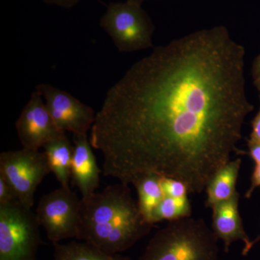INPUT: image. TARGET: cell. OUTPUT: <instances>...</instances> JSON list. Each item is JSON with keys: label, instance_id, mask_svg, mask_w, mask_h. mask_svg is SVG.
<instances>
[{"label": "cell", "instance_id": "6da1fadb", "mask_svg": "<svg viewBox=\"0 0 260 260\" xmlns=\"http://www.w3.org/2000/svg\"><path fill=\"white\" fill-rule=\"evenodd\" d=\"M245 49L223 25L175 39L135 62L108 90L90 129L103 175L133 184L155 174L205 191L238 148L254 107Z\"/></svg>", "mask_w": 260, "mask_h": 260}, {"label": "cell", "instance_id": "7a4b0ae2", "mask_svg": "<svg viewBox=\"0 0 260 260\" xmlns=\"http://www.w3.org/2000/svg\"><path fill=\"white\" fill-rule=\"evenodd\" d=\"M152 227L140 213L128 184H112L80 199L76 239L109 254L127 250L148 235Z\"/></svg>", "mask_w": 260, "mask_h": 260}, {"label": "cell", "instance_id": "3957f363", "mask_svg": "<svg viewBox=\"0 0 260 260\" xmlns=\"http://www.w3.org/2000/svg\"><path fill=\"white\" fill-rule=\"evenodd\" d=\"M218 240L204 220L186 217L155 233L139 260H219Z\"/></svg>", "mask_w": 260, "mask_h": 260}, {"label": "cell", "instance_id": "277c9868", "mask_svg": "<svg viewBox=\"0 0 260 260\" xmlns=\"http://www.w3.org/2000/svg\"><path fill=\"white\" fill-rule=\"evenodd\" d=\"M40 227L36 213L18 200L0 205V260H37Z\"/></svg>", "mask_w": 260, "mask_h": 260}, {"label": "cell", "instance_id": "5b68a950", "mask_svg": "<svg viewBox=\"0 0 260 260\" xmlns=\"http://www.w3.org/2000/svg\"><path fill=\"white\" fill-rule=\"evenodd\" d=\"M102 27L120 52H134L153 48L155 25L141 5L126 0L112 3L100 20Z\"/></svg>", "mask_w": 260, "mask_h": 260}, {"label": "cell", "instance_id": "8992f818", "mask_svg": "<svg viewBox=\"0 0 260 260\" xmlns=\"http://www.w3.org/2000/svg\"><path fill=\"white\" fill-rule=\"evenodd\" d=\"M51 173L44 152L23 148L0 154V176L13 186L18 201L30 209L38 186Z\"/></svg>", "mask_w": 260, "mask_h": 260}, {"label": "cell", "instance_id": "52a82bcc", "mask_svg": "<svg viewBox=\"0 0 260 260\" xmlns=\"http://www.w3.org/2000/svg\"><path fill=\"white\" fill-rule=\"evenodd\" d=\"M80 199L70 186L54 189L39 200L36 215L53 244L77 239L79 229Z\"/></svg>", "mask_w": 260, "mask_h": 260}, {"label": "cell", "instance_id": "ba28073f", "mask_svg": "<svg viewBox=\"0 0 260 260\" xmlns=\"http://www.w3.org/2000/svg\"><path fill=\"white\" fill-rule=\"evenodd\" d=\"M36 90L42 95L59 129L74 135L88 134L90 131L96 115L93 108L50 84H39L36 86Z\"/></svg>", "mask_w": 260, "mask_h": 260}, {"label": "cell", "instance_id": "9c48e42d", "mask_svg": "<svg viewBox=\"0 0 260 260\" xmlns=\"http://www.w3.org/2000/svg\"><path fill=\"white\" fill-rule=\"evenodd\" d=\"M19 140L23 148L39 150L49 142L66 135L59 129L48 111L42 95L32 92L15 122Z\"/></svg>", "mask_w": 260, "mask_h": 260}, {"label": "cell", "instance_id": "30bf717a", "mask_svg": "<svg viewBox=\"0 0 260 260\" xmlns=\"http://www.w3.org/2000/svg\"><path fill=\"white\" fill-rule=\"evenodd\" d=\"M239 194L237 192L230 199L212 207L211 229L218 239L224 244V251L228 253L236 241L244 244L243 255H246L253 247L243 226L242 219L239 210Z\"/></svg>", "mask_w": 260, "mask_h": 260}, {"label": "cell", "instance_id": "8fae6325", "mask_svg": "<svg viewBox=\"0 0 260 260\" xmlns=\"http://www.w3.org/2000/svg\"><path fill=\"white\" fill-rule=\"evenodd\" d=\"M88 134L74 135V150L71 165V179L82 198L96 192L101 171L94 155Z\"/></svg>", "mask_w": 260, "mask_h": 260}, {"label": "cell", "instance_id": "7c38bea8", "mask_svg": "<svg viewBox=\"0 0 260 260\" xmlns=\"http://www.w3.org/2000/svg\"><path fill=\"white\" fill-rule=\"evenodd\" d=\"M241 165L240 158L230 160L213 176L205 189L207 208H211L215 205L226 201L237 192L236 185Z\"/></svg>", "mask_w": 260, "mask_h": 260}, {"label": "cell", "instance_id": "4fadbf2b", "mask_svg": "<svg viewBox=\"0 0 260 260\" xmlns=\"http://www.w3.org/2000/svg\"><path fill=\"white\" fill-rule=\"evenodd\" d=\"M51 172L55 176L61 186L68 187L71 179V165L74 145H72L67 135L49 142L44 145Z\"/></svg>", "mask_w": 260, "mask_h": 260}, {"label": "cell", "instance_id": "5bb4252c", "mask_svg": "<svg viewBox=\"0 0 260 260\" xmlns=\"http://www.w3.org/2000/svg\"><path fill=\"white\" fill-rule=\"evenodd\" d=\"M138 192L140 213L148 223L154 225L153 215L165 194L160 184V176L155 174L140 178L133 184Z\"/></svg>", "mask_w": 260, "mask_h": 260}, {"label": "cell", "instance_id": "9a60e30c", "mask_svg": "<svg viewBox=\"0 0 260 260\" xmlns=\"http://www.w3.org/2000/svg\"><path fill=\"white\" fill-rule=\"evenodd\" d=\"M80 242L53 244L54 260H131L120 254H109L92 244Z\"/></svg>", "mask_w": 260, "mask_h": 260}, {"label": "cell", "instance_id": "2e32d148", "mask_svg": "<svg viewBox=\"0 0 260 260\" xmlns=\"http://www.w3.org/2000/svg\"><path fill=\"white\" fill-rule=\"evenodd\" d=\"M191 206L188 197L172 198L165 196L160 202L153 215V224L162 220L174 221L190 217Z\"/></svg>", "mask_w": 260, "mask_h": 260}, {"label": "cell", "instance_id": "e0dca14e", "mask_svg": "<svg viewBox=\"0 0 260 260\" xmlns=\"http://www.w3.org/2000/svg\"><path fill=\"white\" fill-rule=\"evenodd\" d=\"M160 184L165 196L184 198L189 192L187 186L183 181L172 178L160 177Z\"/></svg>", "mask_w": 260, "mask_h": 260}, {"label": "cell", "instance_id": "ac0fdd59", "mask_svg": "<svg viewBox=\"0 0 260 260\" xmlns=\"http://www.w3.org/2000/svg\"><path fill=\"white\" fill-rule=\"evenodd\" d=\"M18 200V196L8 181L0 176V205L7 204Z\"/></svg>", "mask_w": 260, "mask_h": 260}, {"label": "cell", "instance_id": "d6986e66", "mask_svg": "<svg viewBox=\"0 0 260 260\" xmlns=\"http://www.w3.org/2000/svg\"><path fill=\"white\" fill-rule=\"evenodd\" d=\"M259 186H260V162L256 164L255 167H254V172L251 175V186L249 189L246 191L245 198L247 199L250 198L253 191Z\"/></svg>", "mask_w": 260, "mask_h": 260}, {"label": "cell", "instance_id": "ffe728a7", "mask_svg": "<svg viewBox=\"0 0 260 260\" xmlns=\"http://www.w3.org/2000/svg\"><path fill=\"white\" fill-rule=\"evenodd\" d=\"M248 141L260 144V108L259 112L251 122L250 138Z\"/></svg>", "mask_w": 260, "mask_h": 260}, {"label": "cell", "instance_id": "44dd1931", "mask_svg": "<svg viewBox=\"0 0 260 260\" xmlns=\"http://www.w3.org/2000/svg\"><path fill=\"white\" fill-rule=\"evenodd\" d=\"M48 5H54L64 8H71L81 0H42Z\"/></svg>", "mask_w": 260, "mask_h": 260}, {"label": "cell", "instance_id": "7402d4cb", "mask_svg": "<svg viewBox=\"0 0 260 260\" xmlns=\"http://www.w3.org/2000/svg\"><path fill=\"white\" fill-rule=\"evenodd\" d=\"M248 147H249V153L251 158L256 164H259L260 162V144L248 141Z\"/></svg>", "mask_w": 260, "mask_h": 260}, {"label": "cell", "instance_id": "603a6c76", "mask_svg": "<svg viewBox=\"0 0 260 260\" xmlns=\"http://www.w3.org/2000/svg\"><path fill=\"white\" fill-rule=\"evenodd\" d=\"M251 75H252L254 80L260 78V54L254 59L251 68Z\"/></svg>", "mask_w": 260, "mask_h": 260}, {"label": "cell", "instance_id": "cb8c5ba5", "mask_svg": "<svg viewBox=\"0 0 260 260\" xmlns=\"http://www.w3.org/2000/svg\"><path fill=\"white\" fill-rule=\"evenodd\" d=\"M254 85H255L256 89H257L258 91H259L260 95V78L259 79L254 80Z\"/></svg>", "mask_w": 260, "mask_h": 260}, {"label": "cell", "instance_id": "d4e9b609", "mask_svg": "<svg viewBox=\"0 0 260 260\" xmlns=\"http://www.w3.org/2000/svg\"><path fill=\"white\" fill-rule=\"evenodd\" d=\"M127 1L132 2V3H136V4L141 5L143 4L144 2L147 1V0H127Z\"/></svg>", "mask_w": 260, "mask_h": 260}, {"label": "cell", "instance_id": "484cf974", "mask_svg": "<svg viewBox=\"0 0 260 260\" xmlns=\"http://www.w3.org/2000/svg\"><path fill=\"white\" fill-rule=\"evenodd\" d=\"M259 241H260V236L259 237L256 238L255 240L252 241V245L254 246V244H255L256 242H259Z\"/></svg>", "mask_w": 260, "mask_h": 260}]
</instances>
